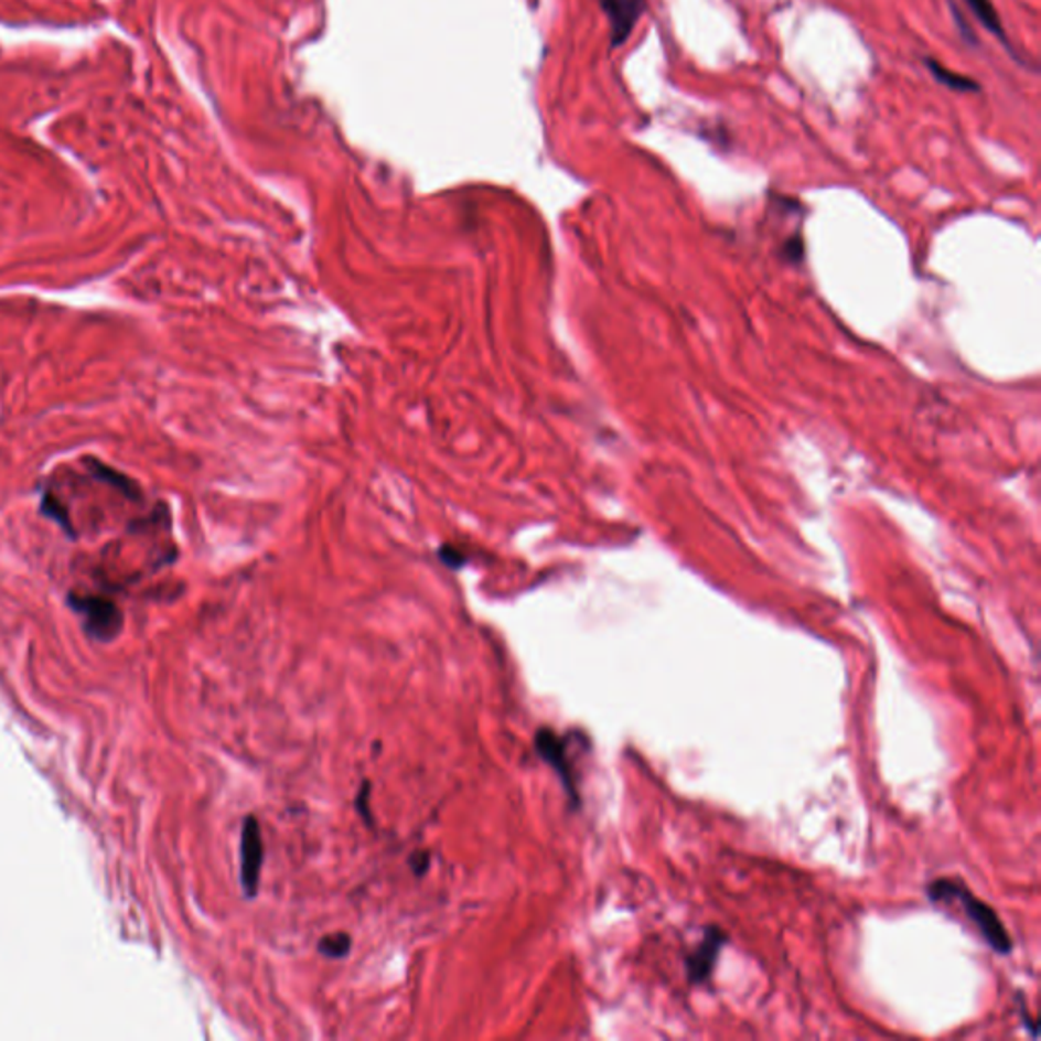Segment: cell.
<instances>
[{
	"label": "cell",
	"mask_w": 1041,
	"mask_h": 1041,
	"mask_svg": "<svg viewBox=\"0 0 1041 1041\" xmlns=\"http://www.w3.org/2000/svg\"><path fill=\"white\" fill-rule=\"evenodd\" d=\"M927 898L934 903H958L970 924L978 930L980 937L989 944L992 951L1007 956L1013 951L1011 936L1007 934L999 915L985 901L973 895L963 883L951 879H937L927 887Z\"/></svg>",
	"instance_id": "1"
},
{
	"label": "cell",
	"mask_w": 1041,
	"mask_h": 1041,
	"mask_svg": "<svg viewBox=\"0 0 1041 1041\" xmlns=\"http://www.w3.org/2000/svg\"><path fill=\"white\" fill-rule=\"evenodd\" d=\"M72 609L84 616V629L98 641H112L122 626L117 604L100 597H69Z\"/></svg>",
	"instance_id": "2"
},
{
	"label": "cell",
	"mask_w": 1041,
	"mask_h": 1041,
	"mask_svg": "<svg viewBox=\"0 0 1041 1041\" xmlns=\"http://www.w3.org/2000/svg\"><path fill=\"white\" fill-rule=\"evenodd\" d=\"M600 9L611 25V47L619 50L633 35L641 17L647 13V0H600Z\"/></svg>",
	"instance_id": "3"
},
{
	"label": "cell",
	"mask_w": 1041,
	"mask_h": 1041,
	"mask_svg": "<svg viewBox=\"0 0 1041 1041\" xmlns=\"http://www.w3.org/2000/svg\"><path fill=\"white\" fill-rule=\"evenodd\" d=\"M260 867H262V840H260L259 822L247 818L243 828V838H240V881L248 898H255L257 893Z\"/></svg>",
	"instance_id": "4"
},
{
	"label": "cell",
	"mask_w": 1041,
	"mask_h": 1041,
	"mask_svg": "<svg viewBox=\"0 0 1041 1041\" xmlns=\"http://www.w3.org/2000/svg\"><path fill=\"white\" fill-rule=\"evenodd\" d=\"M727 944V934L720 930V927H708L704 932L702 942L698 944V948L691 952L686 960V973H688V978L691 983H704L712 976V970H715L716 958L720 951L725 948Z\"/></svg>",
	"instance_id": "5"
},
{
	"label": "cell",
	"mask_w": 1041,
	"mask_h": 1041,
	"mask_svg": "<svg viewBox=\"0 0 1041 1041\" xmlns=\"http://www.w3.org/2000/svg\"><path fill=\"white\" fill-rule=\"evenodd\" d=\"M535 749H537V753H539V756H541L544 761H547L551 768L560 773L561 781H564L568 794L576 797L570 761H568V756H566V747H564V741H561L560 737H556L554 730L541 729L537 732V737H535Z\"/></svg>",
	"instance_id": "6"
},
{
	"label": "cell",
	"mask_w": 1041,
	"mask_h": 1041,
	"mask_svg": "<svg viewBox=\"0 0 1041 1041\" xmlns=\"http://www.w3.org/2000/svg\"><path fill=\"white\" fill-rule=\"evenodd\" d=\"M964 2H966V7L970 9V13L975 14L976 21L987 29V33L995 35L997 40L1001 41L1002 47L1011 53V57L1017 60L1019 64H1023V60L1017 55L1016 47H1013V43L1009 40L1007 31H1005L1001 17L997 13L992 0H964Z\"/></svg>",
	"instance_id": "7"
},
{
	"label": "cell",
	"mask_w": 1041,
	"mask_h": 1041,
	"mask_svg": "<svg viewBox=\"0 0 1041 1041\" xmlns=\"http://www.w3.org/2000/svg\"><path fill=\"white\" fill-rule=\"evenodd\" d=\"M922 62H924L925 69L932 74V78L936 79L940 86H946L948 90L960 92V94L980 92V84L975 78H968L960 72H954L948 65L940 64L934 57L927 55Z\"/></svg>",
	"instance_id": "8"
},
{
	"label": "cell",
	"mask_w": 1041,
	"mask_h": 1041,
	"mask_svg": "<svg viewBox=\"0 0 1041 1041\" xmlns=\"http://www.w3.org/2000/svg\"><path fill=\"white\" fill-rule=\"evenodd\" d=\"M351 937L346 934H330L320 940V952L325 958H344L351 952Z\"/></svg>",
	"instance_id": "9"
},
{
	"label": "cell",
	"mask_w": 1041,
	"mask_h": 1041,
	"mask_svg": "<svg viewBox=\"0 0 1041 1041\" xmlns=\"http://www.w3.org/2000/svg\"><path fill=\"white\" fill-rule=\"evenodd\" d=\"M948 7H951L952 21H954V25L958 26V31H960V37H963L970 47H976V45H978V37L973 33L970 25L966 23V19H964L963 11L958 9L956 0H948Z\"/></svg>",
	"instance_id": "10"
}]
</instances>
